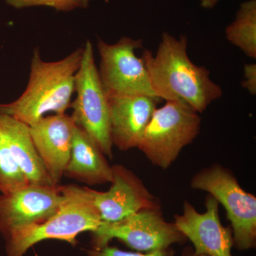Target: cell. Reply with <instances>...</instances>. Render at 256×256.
Here are the masks:
<instances>
[{"mask_svg":"<svg viewBox=\"0 0 256 256\" xmlns=\"http://www.w3.org/2000/svg\"><path fill=\"white\" fill-rule=\"evenodd\" d=\"M142 58L153 90L161 100L180 101L201 114L223 94L210 70L190 60L188 38L183 35L176 38L164 32L156 54L146 50Z\"/></svg>","mask_w":256,"mask_h":256,"instance_id":"obj_1","label":"cell"},{"mask_svg":"<svg viewBox=\"0 0 256 256\" xmlns=\"http://www.w3.org/2000/svg\"><path fill=\"white\" fill-rule=\"evenodd\" d=\"M82 54L84 46H80L62 60L46 62L35 48L24 92L16 100L0 104V112L28 126L47 114H66L75 92L76 76Z\"/></svg>","mask_w":256,"mask_h":256,"instance_id":"obj_2","label":"cell"},{"mask_svg":"<svg viewBox=\"0 0 256 256\" xmlns=\"http://www.w3.org/2000/svg\"><path fill=\"white\" fill-rule=\"evenodd\" d=\"M65 201L55 214L41 223L18 229L8 237V256H24L36 244L48 239L75 245L79 234L95 232L100 225V216L92 202L89 188L78 185L62 186Z\"/></svg>","mask_w":256,"mask_h":256,"instance_id":"obj_3","label":"cell"},{"mask_svg":"<svg viewBox=\"0 0 256 256\" xmlns=\"http://www.w3.org/2000/svg\"><path fill=\"white\" fill-rule=\"evenodd\" d=\"M198 112L180 101L168 100L156 108L138 149L154 166L169 168L183 148L191 144L201 130Z\"/></svg>","mask_w":256,"mask_h":256,"instance_id":"obj_4","label":"cell"},{"mask_svg":"<svg viewBox=\"0 0 256 256\" xmlns=\"http://www.w3.org/2000/svg\"><path fill=\"white\" fill-rule=\"evenodd\" d=\"M75 94V100L70 106L72 119L97 142L106 156L112 159L108 98L100 80L90 40L84 46L82 63L76 76Z\"/></svg>","mask_w":256,"mask_h":256,"instance_id":"obj_5","label":"cell"},{"mask_svg":"<svg viewBox=\"0 0 256 256\" xmlns=\"http://www.w3.org/2000/svg\"><path fill=\"white\" fill-rule=\"evenodd\" d=\"M191 188L208 192L223 205L232 224L234 246L238 250L255 248L256 197L240 186L230 170L212 165L194 176Z\"/></svg>","mask_w":256,"mask_h":256,"instance_id":"obj_6","label":"cell"},{"mask_svg":"<svg viewBox=\"0 0 256 256\" xmlns=\"http://www.w3.org/2000/svg\"><path fill=\"white\" fill-rule=\"evenodd\" d=\"M92 234V249L96 250L107 246L114 238L141 252L166 250L186 240L174 223L164 220L160 205L143 208L118 222H102Z\"/></svg>","mask_w":256,"mask_h":256,"instance_id":"obj_7","label":"cell"},{"mask_svg":"<svg viewBox=\"0 0 256 256\" xmlns=\"http://www.w3.org/2000/svg\"><path fill=\"white\" fill-rule=\"evenodd\" d=\"M97 47L100 58L99 76L108 98L138 95L158 98L144 60L136 54L142 47V40L124 36L108 44L99 38Z\"/></svg>","mask_w":256,"mask_h":256,"instance_id":"obj_8","label":"cell"},{"mask_svg":"<svg viewBox=\"0 0 256 256\" xmlns=\"http://www.w3.org/2000/svg\"><path fill=\"white\" fill-rule=\"evenodd\" d=\"M62 186L30 184L0 194V234L4 239L18 229L41 223L52 216L66 200Z\"/></svg>","mask_w":256,"mask_h":256,"instance_id":"obj_9","label":"cell"},{"mask_svg":"<svg viewBox=\"0 0 256 256\" xmlns=\"http://www.w3.org/2000/svg\"><path fill=\"white\" fill-rule=\"evenodd\" d=\"M218 201L208 194L205 201L206 212L198 213L191 203L185 201L183 213L174 216V225L188 239L196 254L207 256H233L232 229L222 225Z\"/></svg>","mask_w":256,"mask_h":256,"instance_id":"obj_10","label":"cell"},{"mask_svg":"<svg viewBox=\"0 0 256 256\" xmlns=\"http://www.w3.org/2000/svg\"><path fill=\"white\" fill-rule=\"evenodd\" d=\"M108 191L89 188L92 202L102 222H116L143 208L160 205L137 175L121 164L112 166Z\"/></svg>","mask_w":256,"mask_h":256,"instance_id":"obj_11","label":"cell"},{"mask_svg":"<svg viewBox=\"0 0 256 256\" xmlns=\"http://www.w3.org/2000/svg\"><path fill=\"white\" fill-rule=\"evenodd\" d=\"M75 128L66 114H48L30 126L34 146L54 186L60 185L68 164Z\"/></svg>","mask_w":256,"mask_h":256,"instance_id":"obj_12","label":"cell"},{"mask_svg":"<svg viewBox=\"0 0 256 256\" xmlns=\"http://www.w3.org/2000/svg\"><path fill=\"white\" fill-rule=\"evenodd\" d=\"M160 100L144 95L109 98L114 146L121 151L138 148Z\"/></svg>","mask_w":256,"mask_h":256,"instance_id":"obj_13","label":"cell"},{"mask_svg":"<svg viewBox=\"0 0 256 256\" xmlns=\"http://www.w3.org/2000/svg\"><path fill=\"white\" fill-rule=\"evenodd\" d=\"M0 138L30 184L54 186L35 149L28 124L0 112Z\"/></svg>","mask_w":256,"mask_h":256,"instance_id":"obj_14","label":"cell"},{"mask_svg":"<svg viewBox=\"0 0 256 256\" xmlns=\"http://www.w3.org/2000/svg\"><path fill=\"white\" fill-rule=\"evenodd\" d=\"M64 175L90 186L112 181V166L100 146L76 124L70 158Z\"/></svg>","mask_w":256,"mask_h":256,"instance_id":"obj_15","label":"cell"},{"mask_svg":"<svg viewBox=\"0 0 256 256\" xmlns=\"http://www.w3.org/2000/svg\"><path fill=\"white\" fill-rule=\"evenodd\" d=\"M226 37L249 58H256V1L242 2L235 20L226 28Z\"/></svg>","mask_w":256,"mask_h":256,"instance_id":"obj_16","label":"cell"},{"mask_svg":"<svg viewBox=\"0 0 256 256\" xmlns=\"http://www.w3.org/2000/svg\"><path fill=\"white\" fill-rule=\"evenodd\" d=\"M30 184L10 150L0 138V194L10 193Z\"/></svg>","mask_w":256,"mask_h":256,"instance_id":"obj_17","label":"cell"},{"mask_svg":"<svg viewBox=\"0 0 256 256\" xmlns=\"http://www.w3.org/2000/svg\"><path fill=\"white\" fill-rule=\"evenodd\" d=\"M5 2L16 10L35 6H46L58 12H70L76 9H86L90 0H4Z\"/></svg>","mask_w":256,"mask_h":256,"instance_id":"obj_18","label":"cell"},{"mask_svg":"<svg viewBox=\"0 0 256 256\" xmlns=\"http://www.w3.org/2000/svg\"><path fill=\"white\" fill-rule=\"evenodd\" d=\"M89 256H176L172 249L151 252H128L120 250L117 248L110 247L109 246L102 248L88 250Z\"/></svg>","mask_w":256,"mask_h":256,"instance_id":"obj_19","label":"cell"},{"mask_svg":"<svg viewBox=\"0 0 256 256\" xmlns=\"http://www.w3.org/2000/svg\"><path fill=\"white\" fill-rule=\"evenodd\" d=\"M242 86L252 95L256 94V64H246L244 66V80Z\"/></svg>","mask_w":256,"mask_h":256,"instance_id":"obj_20","label":"cell"},{"mask_svg":"<svg viewBox=\"0 0 256 256\" xmlns=\"http://www.w3.org/2000/svg\"><path fill=\"white\" fill-rule=\"evenodd\" d=\"M218 2V0H201V5L202 8L210 9L214 8Z\"/></svg>","mask_w":256,"mask_h":256,"instance_id":"obj_21","label":"cell"},{"mask_svg":"<svg viewBox=\"0 0 256 256\" xmlns=\"http://www.w3.org/2000/svg\"><path fill=\"white\" fill-rule=\"evenodd\" d=\"M188 256H207L206 255H203V254H195L194 252H192L191 254L188 255Z\"/></svg>","mask_w":256,"mask_h":256,"instance_id":"obj_22","label":"cell"}]
</instances>
